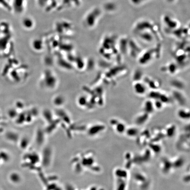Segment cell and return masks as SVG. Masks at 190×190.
Returning a JSON list of instances; mask_svg holds the SVG:
<instances>
[{
    "label": "cell",
    "instance_id": "obj_14",
    "mask_svg": "<svg viewBox=\"0 0 190 190\" xmlns=\"http://www.w3.org/2000/svg\"><path fill=\"white\" fill-rule=\"evenodd\" d=\"M154 106L155 108H157L158 109H161L163 108L164 103L161 102V101L159 100H154Z\"/></svg>",
    "mask_w": 190,
    "mask_h": 190
},
{
    "label": "cell",
    "instance_id": "obj_1",
    "mask_svg": "<svg viewBox=\"0 0 190 190\" xmlns=\"http://www.w3.org/2000/svg\"><path fill=\"white\" fill-rule=\"evenodd\" d=\"M155 50L154 49H151L145 52L143 54L140 56L139 60V64L141 65H146L152 60L153 58L154 55L155 54Z\"/></svg>",
    "mask_w": 190,
    "mask_h": 190
},
{
    "label": "cell",
    "instance_id": "obj_20",
    "mask_svg": "<svg viewBox=\"0 0 190 190\" xmlns=\"http://www.w3.org/2000/svg\"><path fill=\"white\" fill-rule=\"evenodd\" d=\"M151 148L153 150H154V152H159L161 150V148L159 146L157 145H151Z\"/></svg>",
    "mask_w": 190,
    "mask_h": 190
},
{
    "label": "cell",
    "instance_id": "obj_4",
    "mask_svg": "<svg viewBox=\"0 0 190 190\" xmlns=\"http://www.w3.org/2000/svg\"><path fill=\"white\" fill-rule=\"evenodd\" d=\"M128 49L130 51V54L133 58L137 57L138 55L141 52V49L139 46H137L133 42L129 43L128 44Z\"/></svg>",
    "mask_w": 190,
    "mask_h": 190
},
{
    "label": "cell",
    "instance_id": "obj_16",
    "mask_svg": "<svg viewBox=\"0 0 190 190\" xmlns=\"http://www.w3.org/2000/svg\"><path fill=\"white\" fill-rule=\"evenodd\" d=\"M175 127L174 126L169 128L167 130V135L169 137H172L174 134Z\"/></svg>",
    "mask_w": 190,
    "mask_h": 190
},
{
    "label": "cell",
    "instance_id": "obj_21",
    "mask_svg": "<svg viewBox=\"0 0 190 190\" xmlns=\"http://www.w3.org/2000/svg\"><path fill=\"white\" fill-rule=\"evenodd\" d=\"M136 177H137V179H139V180L140 181H143V180H145V177L143 176L138 175H137Z\"/></svg>",
    "mask_w": 190,
    "mask_h": 190
},
{
    "label": "cell",
    "instance_id": "obj_18",
    "mask_svg": "<svg viewBox=\"0 0 190 190\" xmlns=\"http://www.w3.org/2000/svg\"><path fill=\"white\" fill-rule=\"evenodd\" d=\"M176 162V163L174 164V166H176V167H181L182 165L184 164V161L181 159L177 160Z\"/></svg>",
    "mask_w": 190,
    "mask_h": 190
},
{
    "label": "cell",
    "instance_id": "obj_15",
    "mask_svg": "<svg viewBox=\"0 0 190 190\" xmlns=\"http://www.w3.org/2000/svg\"><path fill=\"white\" fill-rule=\"evenodd\" d=\"M137 130L136 128H129L127 131L128 135H129V136H135L137 135Z\"/></svg>",
    "mask_w": 190,
    "mask_h": 190
},
{
    "label": "cell",
    "instance_id": "obj_19",
    "mask_svg": "<svg viewBox=\"0 0 190 190\" xmlns=\"http://www.w3.org/2000/svg\"><path fill=\"white\" fill-rule=\"evenodd\" d=\"M164 165V169L165 171L169 170L171 166V164L170 163H169V162L168 161H165Z\"/></svg>",
    "mask_w": 190,
    "mask_h": 190
},
{
    "label": "cell",
    "instance_id": "obj_2",
    "mask_svg": "<svg viewBox=\"0 0 190 190\" xmlns=\"http://www.w3.org/2000/svg\"><path fill=\"white\" fill-rule=\"evenodd\" d=\"M144 84L153 90H158L160 87V82L158 80L151 79L149 77H145L144 78Z\"/></svg>",
    "mask_w": 190,
    "mask_h": 190
},
{
    "label": "cell",
    "instance_id": "obj_17",
    "mask_svg": "<svg viewBox=\"0 0 190 190\" xmlns=\"http://www.w3.org/2000/svg\"><path fill=\"white\" fill-rule=\"evenodd\" d=\"M125 187H126V184L123 181H120L118 185V187L117 190H125Z\"/></svg>",
    "mask_w": 190,
    "mask_h": 190
},
{
    "label": "cell",
    "instance_id": "obj_13",
    "mask_svg": "<svg viewBox=\"0 0 190 190\" xmlns=\"http://www.w3.org/2000/svg\"><path fill=\"white\" fill-rule=\"evenodd\" d=\"M116 125V126L117 130L119 133H123L125 131L126 127H125V125L122 123H120L118 122Z\"/></svg>",
    "mask_w": 190,
    "mask_h": 190
},
{
    "label": "cell",
    "instance_id": "obj_3",
    "mask_svg": "<svg viewBox=\"0 0 190 190\" xmlns=\"http://www.w3.org/2000/svg\"><path fill=\"white\" fill-rule=\"evenodd\" d=\"M133 89L135 93L140 96L144 95L147 91L146 85L140 81L135 82L133 85Z\"/></svg>",
    "mask_w": 190,
    "mask_h": 190
},
{
    "label": "cell",
    "instance_id": "obj_7",
    "mask_svg": "<svg viewBox=\"0 0 190 190\" xmlns=\"http://www.w3.org/2000/svg\"><path fill=\"white\" fill-rule=\"evenodd\" d=\"M154 109L155 107L154 103L151 100H147L145 102L144 105V109L145 112L148 114L152 113L154 111Z\"/></svg>",
    "mask_w": 190,
    "mask_h": 190
},
{
    "label": "cell",
    "instance_id": "obj_5",
    "mask_svg": "<svg viewBox=\"0 0 190 190\" xmlns=\"http://www.w3.org/2000/svg\"><path fill=\"white\" fill-rule=\"evenodd\" d=\"M173 96L174 99L180 104L184 105L186 102V100L184 95L178 90L173 92Z\"/></svg>",
    "mask_w": 190,
    "mask_h": 190
},
{
    "label": "cell",
    "instance_id": "obj_10",
    "mask_svg": "<svg viewBox=\"0 0 190 190\" xmlns=\"http://www.w3.org/2000/svg\"><path fill=\"white\" fill-rule=\"evenodd\" d=\"M179 118L183 119H189L190 118V112L185 109H181L179 110L177 113Z\"/></svg>",
    "mask_w": 190,
    "mask_h": 190
},
{
    "label": "cell",
    "instance_id": "obj_12",
    "mask_svg": "<svg viewBox=\"0 0 190 190\" xmlns=\"http://www.w3.org/2000/svg\"><path fill=\"white\" fill-rule=\"evenodd\" d=\"M116 175L120 178H126L127 176V173L126 171L121 169H117L116 172Z\"/></svg>",
    "mask_w": 190,
    "mask_h": 190
},
{
    "label": "cell",
    "instance_id": "obj_9",
    "mask_svg": "<svg viewBox=\"0 0 190 190\" xmlns=\"http://www.w3.org/2000/svg\"><path fill=\"white\" fill-rule=\"evenodd\" d=\"M171 84L173 87L178 90H183L185 86L183 82L179 80L175 79L172 81L171 82Z\"/></svg>",
    "mask_w": 190,
    "mask_h": 190
},
{
    "label": "cell",
    "instance_id": "obj_6",
    "mask_svg": "<svg viewBox=\"0 0 190 190\" xmlns=\"http://www.w3.org/2000/svg\"><path fill=\"white\" fill-rule=\"evenodd\" d=\"M178 68L177 65L176 63H171L169 64L167 66L162 67V70L165 72L166 71L171 74H174L177 72Z\"/></svg>",
    "mask_w": 190,
    "mask_h": 190
},
{
    "label": "cell",
    "instance_id": "obj_11",
    "mask_svg": "<svg viewBox=\"0 0 190 190\" xmlns=\"http://www.w3.org/2000/svg\"><path fill=\"white\" fill-rule=\"evenodd\" d=\"M143 78V73L140 70H137L133 75V80L135 82L140 81Z\"/></svg>",
    "mask_w": 190,
    "mask_h": 190
},
{
    "label": "cell",
    "instance_id": "obj_8",
    "mask_svg": "<svg viewBox=\"0 0 190 190\" xmlns=\"http://www.w3.org/2000/svg\"><path fill=\"white\" fill-rule=\"evenodd\" d=\"M148 113L144 112V113L139 115L136 118V121L137 124H138V125H142V124H144L148 120Z\"/></svg>",
    "mask_w": 190,
    "mask_h": 190
}]
</instances>
